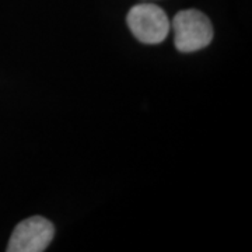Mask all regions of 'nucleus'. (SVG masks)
Instances as JSON below:
<instances>
[{
	"instance_id": "obj_1",
	"label": "nucleus",
	"mask_w": 252,
	"mask_h": 252,
	"mask_svg": "<svg viewBox=\"0 0 252 252\" xmlns=\"http://www.w3.org/2000/svg\"><path fill=\"white\" fill-rule=\"evenodd\" d=\"M174 44L182 54L206 48L213 39V27L206 14L195 9L182 10L172 20Z\"/></svg>"
},
{
	"instance_id": "obj_2",
	"label": "nucleus",
	"mask_w": 252,
	"mask_h": 252,
	"mask_svg": "<svg viewBox=\"0 0 252 252\" xmlns=\"http://www.w3.org/2000/svg\"><path fill=\"white\" fill-rule=\"evenodd\" d=\"M126 23L136 39L146 45L162 42L171 28L165 11L153 3L133 6L127 13Z\"/></svg>"
},
{
	"instance_id": "obj_3",
	"label": "nucleus",
	"mask_w": 252,
	"mask_h": 252,
	"mask_svg": "<svg viewBox=\"0 0 252 252\" xmlns=\"http://www.w3.org/2000/svg\"><path fill=\"white\" fill-rule=\"evenodd\" d=\"M54 224L42 216H32L18 223L10 237L7 252H42L54 240Z\"/></svg>"
}]
</instances>
